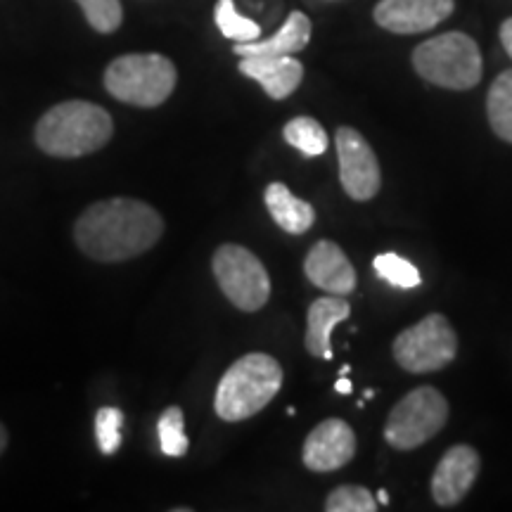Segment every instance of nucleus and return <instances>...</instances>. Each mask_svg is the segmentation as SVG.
Instances as JSON below:
<instances>
[{
	"mask_svg": "<svg viewBox=\"0 0 512 512\" xmlns=\"http://www.w3.org/2000/svg\"><path fill=\"white\" fill-rule=\"evenodd\" d=\"M164 235V219L155 207L133 197L95 202L79 216L74 240L93 261L119 264L150 252Z\"/></svg>",
	"mask_w": 512,
	"mask_h": 512,
	"instance_id": "f257e3e1",
	"label": "nucleus"
},
{
	"mask_svg": "<svg viewBox=\"0 0 512 512\" xmlns=\"http://www.w3.org/2000/svg\"><path fill=\"white\" fill-rule=\"evenodd\" d=\"M110 112L86 100H67L38 119L36 145L50 157L76 159L98 152L112 140Z\"/></svg>",
	"mask_w": 512,
	"mask_h": 512,
	"instance_id": "f03ea898",
	"label": "nucleus"
},
{
	"mask_svg": "<svg viewBox=\"0 0 512 512\" xmlns=\"http://www.w3.org/2000/svg\"><path fill=\"white\" fill-rule=\"evenodd\" d=\"M280 389H283V366L273 356L256 351L238 358L221 377L214 411L226 422H242L264 411Z\"/></svg>",
	"mask_w": 512,
	"mask_h": 512,
	"instance_id": "7ed1b4c3",
	"label": "nucleus"
},
{
	"mask_svg": "<svg viewBox=\"0 0 512 512\" xmlns=\"http://www.w3.org/2000/svg\"><path fill=\"white\" fill-rule=\"evenodd\" d=\"M413 67L422 79L448 91H470L482 81V53L475 38L448 31L413 50Z\"/></svg>",
	"mask_w": 512,
	"mask_h": 512,
	"instance_id": "20e7f679",
	"label": "nucleus"
},
{
	"mask_svg": "<svg viewBox=\"0 0 512 512\" xmlns=\"http://www.w3.org/2000/svg\"><path fill=\"white\" fill-rule=\"evenodd\" d=\"M176 81L174 62L159 53L121 55L105 69L107 93L133 107L164 105L174 93Z\"/></svg>",
	"mask_w": 512,
	"mask_h": 512,
	"instance_id": "39448f33",
	"label": "nucleus"
},
{
	"mask_svg": "<svg viewBox=\"0 0 512 512\" xmlns=\"http://www.w3.org/2000/svg\"><path fill=\"white\" fill-rule=\"evenodd\" d=\"M448 420V401L434 387H418L396 403L384 425V439L396 451H413L437 437Z\"/></svg>",
	"mask_w": 512,
	"mask_h": 512,
	"instance_id": "423d86ee",
	"label": "nucleus"
},
{
	"mask_svg": "<svg viewBox=\"0 0 512 512\" xmlns=\"http://www.w3.org/2000/svg\"><path fill=\"white\" fill-rule=\"evenodd\" d=\"M394 361L408 373H434L446 368L458 354V337L441 313H430L411 325L392 344Z\"/></svg>",
	"mask_w": 512,
	"mask_h": 512,
	"instance_id": "0eeeda50",
	"label": "nucleus"
},
{
	"mask_svg": "<svg viewBox=\"0 0 512 512\" xmlns=\"http://www.w3.org/2000/svg\"><path fill=\"white\" fill-rule=\"evenodd\" d=\"M211 268L230 304L247 313L264 309L271 297V278L259 256L240 245H221L214 252Z\"/></svg>",
	"mask_w": 512,
	"mask_h": 512,
	"instance_id": "6e6552de",
	"label": "nucleus"
},
{
	"mask_svg": "<svg viewBox=\"0 0 512 512\" xmlns=\"http://www.w3.org/2000/svg\"><path fill=\"white\" fill-rule=\"evenodd\" d=\"M339 157V181L351 200L368 202L380 192L382 174L373 147L356 128L339 126L335 136Z\"/></svg>",
	"mask_w": 512,
	"mask_h": 512,
	"instance_id": "1a4fd4ad",
	"label": "nucleus"
},
{
	"mask_svg": "<svg viewBox=\"0 0 512 512\" xmlns=\"http://www.w3.org/2000/svg\"><path fill=\"white\" fill-rule=\"evenodd\" d=\"M356 456V434L344 420H323L304 441L302 460L311 472H335Z\"/></svg>",
	"mask_w": 512,
	"mask_h": 512,
	"instance_id": "9d476101",
	"label": "nucleus"
},
{
	"mask_svg": "<svg viewBox=\"0 0 512 512\" xmlns=\"http://www.w3.org/2000/svg\"><path fill=\"white\" fill-rule=\"evenodd\" d=\"M453 0H380L375 5V22L392 34H422L451 17Z\"/></svg>",
	"mask_w": 512,
	"mask_h": 512,
	"instance_id": "9b49d317",
	"label": "nucleus"
},
{
	"mask_svg": "<svg viewBox=\"0 0 512 512\" xmlns=\"http://www.w3.org/2000/svg\"><path fill=\"white\" fill-rule=\"evenodd\" d=\"M479 475V453L472 446H451L441 456L432 475V498L441 508H451L470 494Z\"/></svg>",
	"mask_w": 512,
	"mask_h": 512,
	"instance_id": "f8f14e48",
	"label": "nucleus"
},
{
	"mask_svg": "<svg viewBox=\"0 0 512 512\" xmlns=\"http://www.w3.org/2000/svg\"><path fill=\"white\" fill-rule=\"evenodd\" d=\"M304 273L318 290L330 294H351L356 290V271L342 252V247L332 240H320L309 249L304 261Z\"/></svg>",
	"mask_w": 512,
	"mask_h": 512,
	"instance_id": "ddd939ff",
	"label": "nucleus"
},
{
	"mask_svg": "<svg viewBox=\"0 0 512 512\" xmlns=\"http://www.w3.org/2000/svg\"><path fill=\"white\" fill-rule=\"evenodd\" d=\"M240 72L261 83L268 98L285 100L302 83L304 64L292 55H252L242 57Z\"/></svg>",
	"mask_w": 512,
	"mask_h": 512,
	"instance_id": "4468645a",
	"label": "nucleus"
},
{
	"mask_svg": "<svg viewBox=\"0 0 512 512\" xmlns=\"http://www.w3.org/2000/svg\"><path fill=\"white\" fill-rule=\"evenodd\" d=\"M349 313L351 306L342 294L316 299V302L309 306V316H306V351H309L311 356L332 361V328H335L337 323H342V320H347Z\"/></svg>",
	"mask_w": 512,
	"mask_h": 512,
	"instance_id": "2eb2a0df",
	"label": "nucleus"
},
{
	"mask_svg": "<svg viewBox=\"0 0 512 512\" xmlns=\"http://www.w3.org/2000/svg\"><path fill=\"white\" fill-rule=\"evenodd\" d=\"M311 41V19L304 12L294 10L287 15L285 24L271 38H256L249 43H235L233 53L240 57L252 55H294L302 53Z\"/></svg>",
	"mask_w": 512,
	"mask_h": 512,
	"instance_id": "dca6fc26",
	"label": "nucleus"
},
{
	"mask_svg": "<svg viewBox=\"0 0 512 512\" xmlns=\"http://www.w3.org/2000/svg\"><path fill=\"white\" fill-rule=\"evenodd\" d=\"M266 207L271 211L273 221L278 223L285 233L304 235L309 233L316 223V209L306 200L294 197L285 183H271L264 192Z\"/></svg>",
	"mask_w": 512,
	"mask_h": 512,
	"instance_id": "f3484780",
	"label": "nucleus"
},
{
	"mask_svg": "<svg viewBox=\"0 0 512 512\" xmlns=\"http://www.w3.org/2000/svg\"><path fill=\"white\" fill-rule=\"evenodd\" d=\"M486 117L496 136L512 143V69L491 83L486 95Z\"/></svg>",
	"mask_w": 512,
	"mask_h": 512,
	"instance_id": "a211bd4d",
	"label": "nucleus"
},
{
	"mask_svg": "<svg viewBox=\"0 0 512 512\" xmlns=\"http://www.w3.org/2000/svg\"><path fill=\"white\" fill-rule=\"evenodd\" d=\"M283 136L304 157H320L328 150V133L313 117H294L285 124Z\"/></svg>",
	"mask_w": 512,
	"mask_h": 512,
	"instance_id": "6ab92c4d",
	"label": "nucleus"
},
{
	"mask_svg": "<svg viewBox=\"0 0 512 512\" xmlns=\"http://www.w3.org/2000/svg\"><path fill=\"white\" fill-rule=\"evenodd\" d=\"M157 434H159V446H162L164 456L183 458L185 453H188L190 441H188V434H185L183 411L178 406H169L162 415H159Z\"/></svg>",
	"mask_w": 512,
	"mask_h": 512,
	"instance_id": "aec40b11",
	"label": "nucleus"
},
{
	"mask_svg": "<svg viewBox=\"0 0 512 512\" xmlns=\"http://www.w3.org/2000/svg\"><path fill=\"white\" fill-rule=\"evenodd\" d=\"M214 19H216V27L226 38L235 43H249L261 38V27L252 19L242 17L238 8H235L233 0H219L214 10Z\"/></svg>",
	"mask_w": 512,
	"mask_h": 512,
	"instance_id": "412c9836",
	"label": "nucleus"
},
{
	"mask_svg": "<svg viewBox=\"0 0 512 512\" xmlns=\"http://www.w3.org/2000/svg\"><path fill=\"white\" fill-rule=\"evenodd\" d=\"M373 266L382 280H387L389 285L399 287V290H413V287H420L422 283L418 268H415L411 261L403 259V256L394 252L377 254Z\"/></svg>",
	"mask_w": 512,
	"mask_h": 512,
	"instance_id": "4be33fe9",
	"label": "nucleus"
},
{
	"mask_svg": "<svg viewBox=\"0 0 512 512\" xmlns=\"http://www.w3.org/2000/svg\"><path fill=\"white\" fill-rule=\"evenodd\" d=\"M328 512H375L377 498L370 494L366 486H339L325 498Z\"/></svg>",
	"mask_w": 512,
	"mask_h": 512,
	"instance_id": "5701e85b",
	"label": "nucleus"
},
{
	"mask_svg": "<svg viewBox=\"0 0 512 512\" xmlns=\"http://www.w3.org/2000/svg\"><path fill=\"white\" fill-rule=\"evenodd\" d=\"M81 5L88 24L100 34H114L121 27L124 10L119 0H76Z\"/></svg>",
	"mask_w": 512,
	"mask_h": 512,
	"instance_id": "b1692460",
	"label": "nucleus"
},
{
	"mask_svg": "<svg viewBox=\"0 0 512 512\" xmlns=\"http://www.w3.org/2000/svg\"><path fill=\"white\" fill-rule=\"evenodd\" d=\"M121 427H124V413L114 406L100 408L95 415V439H98L100 453L114 456L121 446Z\"/></svg>",
	"mask_w": 512,
	"mask_h": 512,
	"instance_id": "393cba45",
	"label": "nucleus"
},
{
	"mask_svg": "<svg viewBox=\"0 0 512 512\" xmlns=\"http://www.w3.org/2000/svg\"><path fill=\"white\" fill-rule=\"evenodd\" d=\"M501 43H503L505 53L512 57V17L505 19V22L501 24Z\"/></svg>",
	"mask_w": 512,
	"mask_h": 512,
	"instance_id": "a878e982",
	"label": "nucleus"
},
{
	"mask_svg": "<svg viewBox=\"0 0 512 512\" xmlns=\"http://www.w3.org/2000/svg\"><path fill=\"white\" fill-rule=\"evenodd\" d=\"M335 389H337L339 394H351V380H349V377L347 375L339 377L337 384H335Z\"/></svg>",
	"mask_w": 512,
	"mask_h": 512,
	"instance_id": "bb28decb",
	"label": "nucleus"
},
{
	"mask_svg": "<svg viewBox=\"0 0 512 512\" xmlns=\"http://www.w3.org/2000/svg\"><path fill=\"white\" fill-rule=\"evenodd\" d=\"M5 446H8V430H5L3 422H0V456H3Z\"/></svg>",
	"mask_w": 512,
	"mask_h": 512,
	"instance_id": "cd10ccee",
	"label": "nucleus"
},
{
	"mask_svg": "<svg viewBox=\"0 0 512 512\" xmlns=\"http://www.w3.org/2000/svg\"><path fill=\"white\" fill-rule=\"evenodd\" d=\"M377 498V503H382V505H389V494L384 489H380V494L375 496Z\"/></svg>",
	"mask_w": 512,
	"mask_h": 512,
	"instance_id": "c85d7f7f",
	"label": "nucleus"
},
{
	"mask_svg": "<svg viewBox=\"0 0 512 512\" xmlns=\"http://www.w3.org/2000/svg\"><path fill=\"white\" fill-rule=\"evenodd\" d=\"M363 396H366V399L370 401V399H373V396H375V392H373V389H366V394H363Z\"/></svg>",
	"mask_w": 512,
	"mask_h": 512,
	"instance_id": "c756f323",
	"label": "nucleus"
},
{
	"mask_svg": "<svg viewBox=\"0 0 512 512\" xmlns=\"http://www.w3.org/2000/svg\"><path fill=\"white\" fill-rule=\"evenodd\" d=\"M349 370H351V366H342V370H339V373H342V375H349Z\"/></svg>",
	"mask_w": 512,
	"mask_h": 512,
	"instance_id": "7c9ffc66",
	"label": "nucleus"
}]
</instances>
